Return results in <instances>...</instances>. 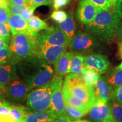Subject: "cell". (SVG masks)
Segmentation results:
<instances>
[{"instance_id": "1", "label": "cell", "mask_w": 122, "mask_h": 122, "mask_svg": "<svg viewBox=\"0 0 122 122\" xmlns=\"http://www.w3.org/2000/svg\"><path fill=\"white\" fill-rule=\"evenodd\" d=\"M62 91L65 106L85 114L89 112L96 102L93 86L86 83L80 74H68L63 83Z\"/></svg>"}, {"instance_id": "2", "label": "cell", "mask_w": 122, "mask_h": 122, "mask_svg": "<svg viewBox=\"0 0 122 122\" xmlns=\"http://www.w3.org/2000/svg\"><path fill=\"white\" fill-rule=\"evenodd\" d=\"M17 64L16 68L23 80L31 89L48 84L54 76V70L49 63L34 56Z\"/></svg>"}, {"instance_id": "3", "label": "cell", "mask_w": 122, "mask_h": 122, "mask_svg": "<svg viewBox=\"0 0 122 122\" xmlns=\"http://www.w3.org/2000/svg\"><path fill=\"white\" fill-rule=\"evenodd\" d=\"M120 18L115 6L107 10H99L93 22L85 26V30L96 39L109 42L117 36Z\"/></svg>"}, {"instance_id": "4", "label": "cell", "mask_w": 122, "mask_h": 122, "mask_svg": "<svg viewBox=\"0 0 122 122\" xmlns=\"http://www.w3.org/2000/svg\"><path fill=\"white\" fill-rule=\"evenodd\" d=\"M13 36L9 47L12 60L17 64L30 56H35L37 45L33 36L30 33H18Z\"/></svg>"}, {"instance_id": "5", "label": "cell", "mask_w": 122, "mask_h": 122, "mask_svg": "<svg viewBox=\"0 0 122 122\" xmlns=\"http://www.w3.org/2000/svg\"><path fill=\"white\" fill-rule=\"evenodd\" d=\"M70 50L76 54L84 57L95 53L101 49L97 39L88 32L79 30L68 44Z\"/></svg>"}, {"instance_id": "6", "label": "cell", "mask_w": 122, "mask_h": 122, "mask_svg": "<svg viewBox=\"0 0 122 122\" xmlns=\"http://www.w3.org/2000/svg\"><path fill=\"white\" fill-rule=\"evenodd\" d=\"M51 93L50 83L30 92L26 98L28 109L31 112L48 110L51 105Z\"/></svg>"}, {"instance_id": "7", "label": "cell", "mask_w": 122, "mask_h": 122, "mask_svg": "<svg viewBox=\"0 0 122 122\" xmlns=\"http://www.w3.org/2000/svg\"><path fill=\"white\" fill-rule=\"evenodd\" d=\"M37 46L44 45L68 46L70 40L66 35L59 27H49L39 32L34 36Z\"/></svg>"}, {"instance_id": "8", "label": "cell", "mask_w": 122, "mask_h": 122, "mask_svg": "<svg viewBox=\"0 0 122 122\" xmlns=\"http://www.w3.org/2000/svg\"><path fill=\"white\" fill-rule=\"evenodd\" d=\"M30 89L25 81L16 77L5 86L4 97L9 102L22 103L27 98Z\"/></svg>"}, {"instance_id": "9", "label": "cell", "mask_w": 122, "mask_h": 122, "mask_svg": "<svg viewBox=\"0 0 122 122\" xmlns=\"http://www.w3.org/2000/svg\"><path fill=\"white\" fill-rule=\"evenodd\" d=\"M49 83L52 92L50 109L58 117L65 114V103L62 91L63 77L54 75Z\"/></svg>"}, {"instance_id": "10", "label": "cell", "mask_w": 122, "mask_h": 122, "mask_svg": "<svg viewBox=\"0 0 122 122\" xmlns=\"http://www.w3.org/2000/svg\"><path fill=\"white\" fill-rule=\"evenodd\" d=\"M67 46L44 45L37 46L35 56L44 59L49 63L55 65L58 59L66 51Z\"/></svg>"}, {"instance_id": "11", "label": "cell", "mask_w": 122, "mask_h": 122, "mask_svg": "<svg viewBox=\"0 0 122 122\" xmlns=\"http://www.w3.org/2000/svg\"><path fill=\"white\" fill-rule=\"evenodd\" d=\"M99 10L88 0H79L76 16L79 23L86 25L93 22Z\"/></svg>"}, {"instance_id": "12", "label": "cell", "mask_w": 122, "mask_h": 122, "mask_svg": "<svg viewBox=\"0 0 122 122\" xmlns=\"http://www.w3.org/2000/svg\"><path fill=\"white\" fill-rule=\"evenodd\" d=\"M85 65L92 68L98 75L105 74L109 70L110 62L106 56L93 53L84 57Z\"/></svg>"}, {"instance_id": "13", "label": "cell", "mask_w": 122, "mask_h": 122, "mask_svg": "<svg viewBox=\"0 0 122 122\" xmlns=\"http://www.w3.org/2000/svg\"><path fill=\"white\" fill-rule=\"evenodd\" d=\"M16 63L11 59L0 65V96L4 95L5 87L9 82L17 77Z\"/></svg>"}, {"instance_id": "14", "label": "cell", "mask_w": 122, "mask_h": 122, "mask_svg": "<svg viewBox=\"0 0 122 122\" xmlns=\"http://www.w3.org/2000/svg\"><path fill=\"white\" fill-rule=\"evenodd\" d=\"M90 120L92 122H103L113 118L107 102L96 101L88 112Z\"/></svg>"}, {"instance_id": "15", "label": "cell", "mask_w": 122, "mask_h": 122, "mask_svg": "<svg viewBox=\"0 0 122 122\" xmlns=\"http://www.w3.org/2000/svg\"><path fill=\"white\" fill-rule=\"evenodd\" d=\"M96 102L107 103L111 98L112 88L107 83L105 77H99L93 86Z\"/></svg>"}, {"instance_id": "16", "label": "cell", "mask_w": 122, "mask_h": 122, "mask_svg": "<svg viewBox=\"0 0 122 122\" xmlns=\"http://www.w3.org/2000/svg\"><path fill=\"white\" fill-rule=\"evenodd\" d=\"M7 22L11 28L13 35L18 33H29L28 24L20 14L10 15Z\"/></svg>"}, {"instance_id": "17", "label": "cell", "mask_w": 122, "mask_h": 122, "mask_svg": "<svg viewBox=\"0 0 122 122\" xmlns=\"http://www.w3.org/2000/svg\"><path fill=\"white\" fill-rule=\"evenodd\" d=\"M74 55L75 53L72 51H66L59 57L54 65L56 75L63 77L66 74H68L70 62Z\"/></svg>"}, {"instance_id": "18", "label": "cell", "mask_w": 122, "mask_h": 122, "mask_svg": "<svg viewBox=\"0 0 122 122\" xmlns=\"http://www.w3.org/2000/svg\"><path fill=\"white\" fill-rule=\"evenodd\" d=\"M57 118V116L49 109L46 111L28 113L23 120L24 122H50Z\"/></svg>"}, {"instance_id": "19", "label": "cell", "mask_w": 122, "mask_h": 122, "mask_svg": "<svg viewBox=\"0 0 122 122\" xmlns=\"http://www.w3.org/2000/svg\"><path fill=\"white\" fill-rule=\"evenodd\" d=\"M59 28L66 35L70 41L76 33V27L72 11L68 12L66 19L59 23Z\"/></svg>"}, {"instance_id": "20", "label": "cell", "mask_w": 122, "mask_h": 122, "mask_svg": "<svg viewBox=\"0 0 122 122\" xmlns=\"http://www.w3.org/2000/svg\"><path fill=\"white\" fill-rule=\"evenodd\" d=\"M27 24L29 33L33 37L39 32L49 28L48 24L37 16H33L28 20Z\"/></svg>"}, {"instance_id": "21", "label": "cell", "mask_w": 122, "mask_h": 122, "mask_svg": "<svg viewBox=\"0 0 122 122\" xmlns=\"http://www.w3.org/2000/svg\"><path fill=\"white\" fill-rule=\"evenodd\" d=\"M112 89H116L122 85V69L116 68L105 77Z\"/></svg>"}, {"instance_id": "22", "label": "cell", "mask_w": 122, "mask_h": 122, "mask_svg": "<svg viewBox=\"0 0 122 122\" xmlns=\"http://www.w3.org/2000/svg\"><path fill=\"white\" fill-rule=\"evenodd\" d=\"M85 66L84 57L81 55L75 54L70 62L68 74H81Z\"/></svg>"}, {"instance_id": "23", "label": "cell", "mask_w": 122, "mask_h": 122, "mask_svg": "<svg viewBox=\"0 0 122 122\" xmlns=\"http://www.w3.org/2000/svg\"><path fill=\"white\" fill-rule=\"evenodd\" d=\"M113 118L118 122H122V104L112 98L107 102Z\"/></svg>"}, {"instance_id": "24", "label": "cell", "mask_w": 122, "mask_h": 122, "mask_svg": "<svg viewBox=\"0 0 122 122\" xmlns=\"http://www.w3.org/2000/svg\"><path fill=\"white\" fill-rule=\"evenodd\" d=\"M80 75L86 83L93 86L100 77V75L97 74L94 70L86 66L84 68Z\"/></svg>"}, {"instance_id": "25", "label": "cell", "mask_w": 122, "mask_h": 122, "mask_svg": "<svg viewBox=\"0 0 122 122\" xmlns=\"http://www.w3.org/2000/svg\"><path fill=\"white\" fill-rule=\"evenodd\" d=\"M28 113L27 109L21 106L11 105L10 106V115L15 121H20L24 119Z\"/></svg>"}, {"instance_id": "26", "label": "cell", "mask_w": 122, "mask_h": 122, "mask_svg": "<svg viewBox=\"0 0 122 122\" xmlns=\"http://www.w3.org/2000/svg\"><path fill=\"white\" fill-rule=\"evenodd\" d=\"M11 28L8 23H0V37L7 45L11 41Z\"/></svg>"}, {"instance_id": "27", "label": "cell", "mask_w": 122, "mask_h": 122, "mask_svg": "<svg viewBox=\"0 0 122 122\" xmlns=\"http://www.w3.org/2000/svg\"><path fill=\"white\" fill-rule=\"evenodd\" d=\"M65 114L72 121L80 119L85 115V113L81 111L68 106H65Z\"/></svg>"}, {"instance_id": "28", "label": "cell", "mask_w": 122, "mask_h": 122, "mask_svg": "<svg viewBox=\"0 0 122 122\" xmlns=\"http://www.w3.org/2000/svg\"><path fill=\"white\" fill-rule=\"evenodd\" d=\"M98 8L99 10H107L112 6L109 0H88Z\"/></svg>"}, {"instance_id": "29", "label": "cell", "mask_w": 122, "mask_h": 122, "mask_svg": "<svg viewBox=\"0 0 122 122\" xmlns=\"http://www.w3.org/2000/svg\"><path fill=\"white\" fill-rule=\"evenodd\" d=\"M67 16V13L62 10L54 11L50 15V18L56 23L59 24L63 22L66 19Z\"/></svg>"}, {"instance_id": "30", "label": "cell", "mask_w": 122, "mask_h": 122, "mask_svg": "<svg viewBox=\"0 0 122 122\" xmlns=\"http://www.w3.org/2000/svg\"><path fill=\"white\" fill-rule=\"evenodd\" d=\"M11 58V51L9 48L6 47L0 49V65L8 62Z\"/></svg>"}, {"instance_id": "31", "label": "cell", "mask_w": 122, "mask_h": 122, "mask_svg": "<svg viewBox=\"0 0 122 122\" xmlns=\"http://www.w3.org/2000/svg\"><path fill=\"white\" fill-rule=\"evenodd\" d=\"M51 4V0H30L27 7L32 6L36 9L41 6L50 5Z\"/></svg>"}, {"instance_id": "32", "label": "cell", "mask_w": 122, "mask_h": 122, "mask_svg": "<svg viewBox=\"0 0 122 122\" xmlns=\"http://www.w3.org/2000/svg\"><path fill=\"white\" fill-rule=\"evenodd\" d=\"M35 8L32 6H28L25 7L23 11L21 12L20 15L26 21H28L33 16Z\"/></svg>"}, {"instance_id": "33", "label": "cell", "mask_w": 122, "mask_h": 122, "mask_svg": "<svg viewBox=\"0 0 122 122\" xmlns=\"http://www.w3.org/2000/svg\"><path fill=\"white\" fill-rule=\"evenodd\" d=\"M10 103L6 101L0 105V117L10 115Z\"/></svg>"}, {"instance_id": "34", "label": "cell", "mask_w": 122, "mask_h": 122, "mask_svg": "<svg viewBox=\"0 0 122 122\" xmlns=\"http://www.w3.org/2000/svg\"><path fill=\"white\" fill-rule=\"evenodd\" d=\"M111 98L122 104V85L112 91L111 94Z\"/></svg>"}, {"instance_id": "35", "label": "cell", "mask_w": 122, "mask_h": 122, "mask_svg": "<svg viewBox=\"0 0 122 122\" xmlns=\"http://www.w3.org/2000/svg\"><path fill=\"white\" fill-rule=\"evenodd\" d=\"M25 7L23 6L18 5L11 4L9 5V10L11 14L13 15H17L20 14L21 12L25 9Z\"/></svg>"}, {"instance_id": "36", "label": "cell", "mask_w": 122, "mask_h": 122, "mask_svg": "<svg viewBox=\"0 0 122 122\" xmlns=\"http://www.w3.org/2000/svg\"><path fill=\"white\" fill-rule=\"evenodd\" d=\"M70 1V0H53V7L56 10H58L66 6Z\"/></svg>"}, {"instance_id": "37", "label": "cell", "mask_w": 122, "mask_h": 122, "mask_svg": "<svg viewBox=\"0 0 122 122\" xmlns=\"http://www.w3.org/2000/svg\"><path fill=\"white\" fill-rule=\"evenodd\" d=\"M10 15V12L0 10V23H7Z\"/></svg>"}, {"instance_id": "38", "label": "cell", "mask_w": 122, "mask_h": 122, "mask_svg": "<svg viewBox=\"0 0 122 122\" xmlns=\"http://www.w3.org/2000/svg\"><path fill=\"white\" fill-rule=\"evenodd\" d=\"M9 5L10 2L9 0H0V10L10 12Z\"/></svg>"}, {"instance_id": "39", "label": "cell", "mask_w": 122, "mask_h": 122, "mask_svg": "<svg viewBox=\"0 0 122 122\" xmlns=\"http://www.w3.org/2000/svg\"><path fill=\"white\" fill-rule=\"evenodd\" d=\"M71 121L72 120L68 118V116H67L66 114H63L54 119L50 122H71Z\"/></svg>"}, {"instance_id": "40", "label": "cell", "mask_w": 122, "mask_h": 122, "mask_svg": "<svg viewBox=\"0 0 122 122\" xmlns=\"http://www.w3.org/2000/svg\"><path fill=\"white\" fill-rule=\"evenodd\" d=\"M9 2L11 4L18 5L23 6L26 7L27 6V0H9Z\"/></svg>"}, {"instance_id": "41", "label": "cell", "mask_w": 122, "mask_h": 122, "mask_svg": "<svg viewBox=\"0 0 122 122\" xmlns=\"http://www.w3.org/2000/svg\"><path fill=\"white\" fill-rule=\"evenodd\" d=\"M115 8L119 17L122 19V0H119L115 5Z\"/></svg>"}, {"instance_id": "42", "label": "cell", "mask_w": 122, "mask_h": 122, "mask_svg": "<svg viewBox=\"0 0 122 122\" xmlns=\"http://www.w3.org/2000/svg\"><path fill=\"white\" fill-rule=\"evenodd\" d=\"M117 36L118 37L120 41L122 42V20H120L118 25V30H117Z\"/></svg>"}, {"instance_id": "43", "label": "cell", "mask_w": 122, "mask_h": 122, "mask_svg": "<svg viewBox=\"0 0 122 122\" xmlns=\"http://www.w3.org/2000/svg\"><path fill=\"white\" fill-rule=\"evenodd\" d=\"M16 121L10 115L0 117V122H15Z\"/></svg>"}, {"instance_id": "44", "label": "cell", "mask_w": 122, "mask_h": 122, "mask_svg": "<svg viewBox=\"0 0 122 122\" xmlns=\"http://www.w3.org/2000/svg\"><path fill=\"white\" fill-rule=\"evenodd\" d=\"M7 45L5 42H4V41L0 37V49L6 48V47H7Z\"/></svg>"}, {"instance_id": "45", "label": "cell", "mask_w": 122, "mask_h": 122, "mask_svg": "<svg viewBox=\"0 0 122 122\" xmlns=\"http://www.w3.org/2000/svg\"><path fill=\"white\" fill-rule=\"evenodd\" d=\"M119 55L120 57L122 59V42H121L119 44Z\"/></svg>"}, {"instance_id": "46", "label": "cell", "mask_w": 122, "mask_h": 122, "mask_svg": "<svg viewBox=\"0 0 122 122\" xmlns=\"http://www.w3.org/2000/svg\"><path fill=\"white\" fill-rule=\"evenodd\" d=\"M71 122H90L88 120L79 119V120H72V121H71Z\"/></svg>"}, {"instance_id": "47", "label": "cell", "mask_w": 122, "mask_h": 122, "mask_svg": "<svg viewBox=\"0 0 122 122\" xmlns=\"http://www.w3.org/2000/svg\"><path fill=\"white\" fill-rule=\"evenodd\" d=\"M109 1H110L111 4H112V5L115 6V5L117 4V2H118L119 0H109Z\"/></svg>"}, {"instance_id": "48", "label": "cell", "mask_w": 122, "mask_h": 122, "mask_svg": "<svg viewBox=\"0 0 122 122\" xmlns=\"http://www.w3.org/2000/svg\"><path fill=\"white\" fill-rule=\"evenodd\" d=\"M6 101L4 100V98L3 97H2V96H0V105H1L4 102H5Z\"/></svg>"}, {"instance_id": "49", "label": "cell", "mask_w": 122, "mask_h": 122, "mask_svg": "<svg viewBox=\"0 0 122 122\" xmlns=\"http://www.w3.org/2000/svg\"><path fill=\"white\" fill-rule=\"evenodd\" d=\"M103 122H117V120H115V119H114V118H112V119H109L107 120H106V121H105Z\"/></svg>"}, {"instance_id": "50", "label": "cell", "mask_w": 122, "mask_h": 122, "mask_svg": "<svg viewBox=\"0 0 122 122\" xmlns=\"http://www.w3.org/2000/svg\"><path fill=\"white\" fill-rule=\"evenodd\" d=\"M117 68H119V69H122V63H120L118 67H117Z\"/></svg>"}, {"instance_id": "51", "label": "cell", "mask_w": 122, "mask_h": 122, "mask_svg": "<svg viewBox=\"0 0 122 122\" xmlns=\"http://www.w3.org/2000/svg\"><path fill=\"white\" fill-rule=\"evenodd\" d=\"M15 122H24V120H20V121H16Z\"/></svg>"}, {"instance_id": "52", "label": "cell", "mask_w": 122, "mask_h": 122, "mask_svg": "<svg viewBox=\"0 0 122 122\" xmlns=\"http://www.w3.org/2000/svg\"><path fill=\"white\" fill-rule=\"evenodd\" d=\"M70 1H71V0H70Z\"/></svg>"}]
</instances>
